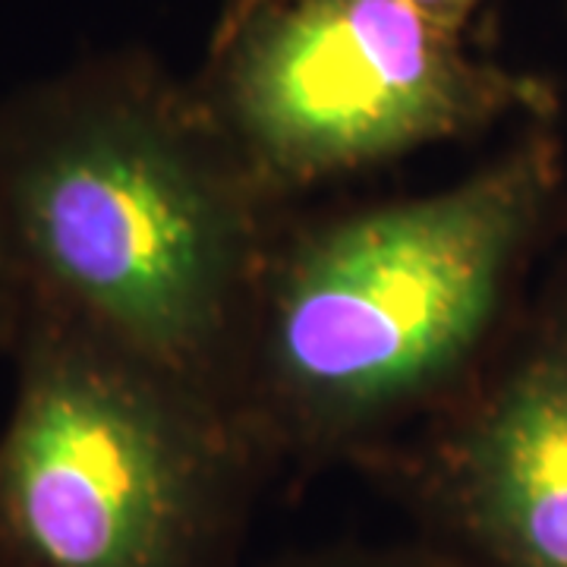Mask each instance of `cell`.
I'll use <instances>...</instances> for the list:
<instances>
[{
    "label": "cell",
    "mask_w": 567,
    "mask_h": 567,
    "mask_svg": "<svg viewBox=\"0 0 567 567\" xmlns=\"http://www.w3.org/2000/svg\"><path fill=\"white\" fill-rule=\"evenodd\" d=\"M555 121L416 196L290 208L268 249L230 404L275 470L357 466L451 404L527 303L561 237Z\"/></svg>",
    "instance_id": "1"
},
{
    "label": "cell",
    "mask_w": 567,
    "mask_h": 567,
    "mask_svg": "<svg viewBox=\"0 0 567 567\" xmlns=\"http://www.w3.org/2000/svg\"><path fill=\"white\" fill-rule=\"evenodd\" d=\"M287 212L148 51L0 99V246L25 300L227 404Z\"/></svg>",
    "instance_id": "2"
},
{
    "label": "cell",
    "mask_w": 567,
    "mask_h": 567,
    "mask_svg": "<svg viewBox=\"0 0 567 567\" xmlns=\"http://www.w3.org/2000/svg\"><path fill=\"white\" fill-rule=\"evenodd\" d=\"M0 425V567H240L278 473L224 398L41 306Z\"/></svg>",
    "instance_id": "3"
},
{
    "label": "cell",
    "mask_w": 567,
    "mask_h": 567,
    "mask_svg": "<svg viewBox=\"0 0 567 567\" xmlns=\"http://www.w3.org/2000/svg\"><path fill=\"white\" fill-rule=\"evenodd\" d=\"M413 0H227L193 92L281 208L447 142L558 117V89L488 61Z\"/></svg>",
    "instance_id": "4"
},
{
    "label": "cell",
    "mask_w": 567,
    "mask_h": 567,
    "mask_svg": "<svg viewBox=\"0 0 567 567\" xmlns=\"http://www.w3.org/2000/svg\"><path fill=\"white\" fill-rule=\"evenodd\" d=\"M357 470L473 567H567V246L476 379Z\"/></svg>",
    "instance_id": "5"
},
{
    "label": "cell",
    "mask_w": 567,
    "mask_h": 567,
    "mask_svg": "<svg viewBox=\"0 0 567 567\" xmlns=\"http://www.w3.org/2000/svg\"><path fill=\"white\" fill-rule=\"evenodd\" d=\"M259 567H473L420 533L391 543H331L290 551Z\"/></svg>",
    "instance_id": "6"
},
{
    "label": "cell",
    "mask_w": 567,
    "mask_h": 567,
    "mask_svg": "<svg viewBox=\"0 0 567 567\" xmlns=\"http://www.w3.org/2000/svg\"><path fill=\"white\" fill-rule=\"evenodd\" d=\"M25 309H29L25 290L0 246V357H10V350L17 344L22 322H25Z\"/></svg>",
    "instance_id": "7"
},
{
    "label": "cell",
    "mask_w": 567,
    "mask_h": 567,
    "mask_svg": "<svg viewBox=\"0 0 567 567\" xmlns=\"http://www.w3.org/2000/svg\"><path fill=\"white\" fill-rule=\"evenodd\" d=\"M416 7H423L429 17L466 29V22L473 20V13L486 3V0H413Z\"/></svg>",
    "instance_id": "8"
}]
</instances>
